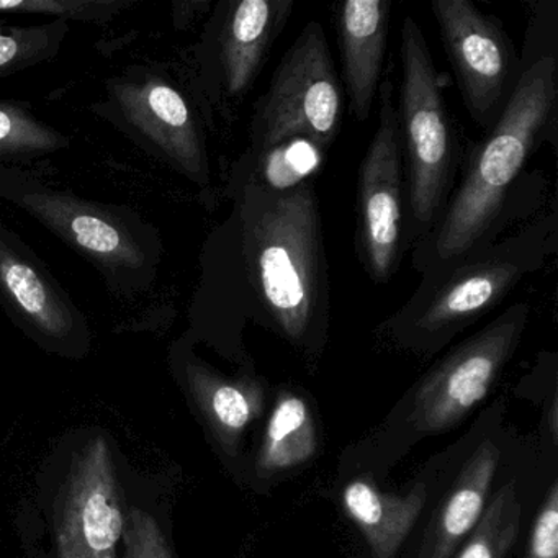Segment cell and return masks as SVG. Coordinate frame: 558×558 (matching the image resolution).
<instances>
[{
  "label": "cell",
  "instance_id": "6da1fadb",
  "mask_svg": "<svg viewBox=\"0 0 558 558\" xmlns=\"http://www.w3.org/2000/svg\"><path fill=\"white\" fill-rule=\"evenodd\" d=\"M135 475L119 440L104 427L63 434L19 514L27 558H123Z\"/></svg>",
  "mask_w": 558,
  "mask_h": 558
},
{
  "label": "cell",
  "instance_id": "7a4b0ae2",
  "mask_svg": "<svg viewBox=\"0 0 558 558\" xmlns=\"http://www.w3.org/2000/svg\"><path fill=\"white\" fill-rule=\"evenodd\" d=\"M247 274L260 305L293 344L325 328L329 277L322 215L312 182L272 191L247 182L241 207Z\"/></svg>",
  "mask_w": 558,
  "mask_h": 558
},
{
  "label": "cell",
  "instance_id": "3957f363",
  "mask_svg": "<svg viewBox=\"0 0 558 558\" xmlns=\"http://www.w3.org/2000/svg\"><path fill=\"white\" fill-rule=\"evenodd\" d=\"M557 73L555 57L521 70L501 117L470 158L459 191L416 246L414 267L423 276L488 243L509 189L554 120Z\"/></svg>",
  "mask_w": 558,
  "mask_h": 558
},
{
  "label": "cell",
  "instance_id": "277c9868",
  "mask_svg": "<svg viewBox=\"0 0 558 558\" xmlns=\"http://www.w3.org/2000/svg\"><path fill=\"white\" fill-rule=\"evenodd\" d=\"M0 201L80 254L119 299H133L155 286L165 244L158 228L135 208L90 201L17 166L0 168Z\"/></svg>",
  "mask_w": 558,
  "mask_h": 558
},
{
  "label": "cell",
  "instance_id": "5b68a950",
  "mask_svg": "<svg viewBox=\"0 0 558 558\" xmlns=\"http://www.w3.org/2000/svg\"><path fill=\"white\" fill-rule=\"evenodd\" d=\"M551 223L542 221L501 243H486L460 259L424 274L393 318L416 341H440L492 312L547 259Z\"/></svg>",
  "mask_w": 558,
  "mask_h": 558
},
{
  "label": "cell",
  "instance_id": "8992f818",
  "mask_svg": "<svg viewBox=\"0 0 558 558\" xmlns=\"http://www.w3.org/2000/svg\"><path fill=\"white\" fill-rule=\"evenodd\" d=\"M143 153L201 189H210L207 138L197 109L168 68L133 63L104 84L90 106Z\"/></svg>",
  "mask_w": 558,
  "mask_h": 558
},
{
  "label": "cell",
  "instance_id": "52a82bcc",
  "mask_svg": "<svg viewBox=\"0 0 558 558\" xmlns=\"http://www.w3.org/2000/svg\"><path fill=\"white\" fill-rule=\"evenodd\" d=\"M400 58L397 112L407 149L408 210L414 233L426 236L446 208L459 142L426 38L410 15L401 27Z\"/></svg>",
  "mask_w": 558,
  "mask_h": 558
},
{
  "label": "cell",
  "instance_id": "ba28073f",
  "mask_svg": "<svg viewBox=\"0 0 558 558\" xmlns=\"http://www.w3.org/2000/svg\"><path fill=\"white\" fill-rule=\"evenodd\" d=\"M341 93L325 31L310 22L280 61L269 93L257 107L254 149L264 156L293 140H305L325 151L338 136Z\"/></svg>",
  "mask_w": 558,
  "mask_h": 558
},
{
  "label": "cell",
  "instance_id": "9c48e42d",
  "mask_svg": "<svg viewBox=\"0 0 558 558\" xmlns=\"http://www.w3.org/2000/svg\"><path fill=\"white\" fill-rule=\"evenodd\" d=\"M0 306L15 328L47 354L83 361L93 352L94 332L40 256L0 223Z\"/></svg>",
  "mask_w": 558,
  "mask_h": 558
},
{
  "label": "cell",
  "instance_id": "30bf717a",
  "mask_svg": "<svg viewBox=\"0 0 558 558\" xmlns=\"http://www.w3.org/2000/svg\"><path fill=\"white\" fill-rule=\"evenodd\" d=\"M430 9L463 104L488 133L521 74L512 41L501 22L478 11L472 0H433Z\"/></svg>",
  "mask_w": 558,
  "mask_h": 558
},
{
  "label": "cell",
  "instance_id": "8fae6325",
  "mask_svg": "<svg viewBox=\"0 0 558 558\" xmlns=\"http://www.w3.org/2000/svg\"><path fill=\"white\" fill-rule=\"evenodd\" d=\"M527 318V303L509 306L495 322L453 349L421 381L413 411L417 429H449L485 400L519 344Z\"/></svg>",
  "mask_w": 558,
  "mask_h": 558
},
{
  "label": "cell",
  "instance_id": "7c38bea8",
  "mask_svg": "<svg viewBox=\"0 0 558 558\" xmlns=\"http://www.w3.org/2000/svg\"><path fill=\"white\" fill-rule=\"evenodd\" d=\"M378 126L359 171L357 251L374 282L387 283L397 272L403 240L401 135L393 84L378 89Z\"/></svg>",
  "mask_w": 558,
  "mask_h": 558
},
{
  "label": "cell",
  "instance_id": "4fadbf2b",
  "mask_svg": "<svg viewBox=\"0 0 558 558\" xmlns=\"http://www.w3.org/2000/svg\"><path fill=\"white\" fill-rule=\"evenodd\" d=\"M171 368L225 452L234 456L241 437L263 413L264 393L254 378H228L205 364L187 335L172 344Z\"/></svg>",
  "mask_w": 558,
  "mask_h": 558
},
{
  "label": "cell",
  "instance_id": "5bb4252c",
  "mask_svg": "<svg viewBox=\"0 0 558 558\" xmlns=\"http://www.w3.org/2000/svg\"><path fill=\"white\" fill-rule=\"evenodd\" d=\"M390 19L391 0H348L339 8L338 35L345 89L359 122H367L378 94Z\"/></svg>",
  "mask_w": 558,
  "mask_h": 558
},
{
  "label": "cell",
  "instance_id": "9a60e30c",
  "mask_svg": "<svg viewBox=\"0 0 558 558\" xmlns=\"http://www.w3.org/2000/svg\"><path fill=\"white\" fill-rule=\"evenodd\" d=\"M292 8L290 0H241L228 5L218 32V64L228 96L238 99L251 89Z\"/></svg>",
  "mask_w": 558,
  "mask_h": 558
},
{
  "label": "cell",
  "instance_id": "2e32d148",
  "mask_svg": "<svg viewBox=\"0 0 558 558\" xmlns=\"http://www.w3.org/2000/svg\"><path fill=\"white\" fill-rule=\"evenodd\" d=\"M498 462L499 450L492 440H485L466 460L452 492L427 532L421 558L452 557L485 511Z\"/></svg>",
  "mask_w": 558,
  "mask_h": 558
},
{
  "label": "cell",
  "instance_id": "e0dca14e",
  "mask_svg": "<svg viewBox=\"0 0 558 558\" xmlns=\"http://www.w3.org/2000/svg\"><path fill=\"white\" fill-rule=\"evenodd\" d=\"M427 492L423 483L408 495L380 492L367 480H354L342 493L345 511L359 525L374 558H393L404 538L416 524Z\"/></svg>",
  "mask_w": 558,
  "mask_h": 558
},
{
  "label": "cell",
  "instance_id": "ac0fdd59",
  "mask_svg": "<svg viewBox=\"0 0 558 558\" xmlns=\"http://www.w3.org/2000/svg\"><path fill=\"white\" fill-rule=\"evenodd\" d=\"M316 429L308 404L299 395L283 391L264 433L257 465L276 473L308 462L316 452Z\"/></svg>",
  "mask_w": 558,
  "mask_h": 558
},
{
  "label": "cell",
  "instance_id": "d6986e66",
  "mask_svg": "<svg viewBox=\"0 0 558 558\" xmlns=\"http://www.w3.org/2000/svg\"><path fill=\"white\" fill-rule=\"evenodd\" d=\"M70 146V136L40 119L32 104L0 99V168H25Z\"/></svg>",
  "mask_w": 558,
  "mask_h": 558
},
{
  "label": "cell",
  "instance_id": "ffe728a7",
  "mask_svg": "<svg viewBox=\"0 0 558 558\" xmlns=\"http://www.w3.org/2000/svg\"><path fill=\"white\" fill-rule=\"evenodd\" d=\"M159 505L153 480L135 475L126 508L123 558H175Z\"/></svg>",
  "mask_w": 558,
  "mask_h": 558
},
{
  "label": "cell",
  "instance_id": "44dd1931",
  "mask_svg": "<svg viewBox=\"0 0 558 558\" xmlns=\"http://www.w3.org/2000/svg\"><path fill=\"white\" fill-rule=\"evenodd\" d=\"M70 24L9 25L0 21V80L47 63L60 54Z\"/></svg>",
  "mask_w": 558,
  "mask_h": 558
},
{
  "label": "cell",
  "instance_id": "7402d4cb",
  "mask_svg": "<svg viewBox=\"0 0 558 558\" xmlns=\"http://www.w3.org/2000/svg\"><path fill=\"white\" fill-rule=\"evenodd\" d=\"M521 522V502L515 483L509 482L496 493L476 522L472 537L463 545L457 558H505Z\"/></svg>",
  "mask_w": 558,
  "mask_h": 558
},
{
  "label": "cell",
  "instance_id": "603a6c76",
  "mask_svg": "<svg viewBox=\"0 0 558 558\" xmlns=\"http://www.w3.org/2000/svg\"><path fill=\"white\" fill-rule=\"evenodd\" d=\"M136 0H0V14L45 15L53 21L107 24Z\"/></svg>",
  "mask_w": 558,
  "mask_h": 558
},
{
  "label": "cell",
  "instance_id": "cb8c5ba5",
  "mask_svg": "<svg viewBox=\"0 0 558 558\" xmlns=\"http://www.w3.org/2000/svg\"><path fill=\"white\" fill-rule=\"evenodd\" d=\"M525 558H558V483H551L535 518Z\"/></svg>",
  "mask_w": 558,
  "mask_h": 558
}]
</instances>
